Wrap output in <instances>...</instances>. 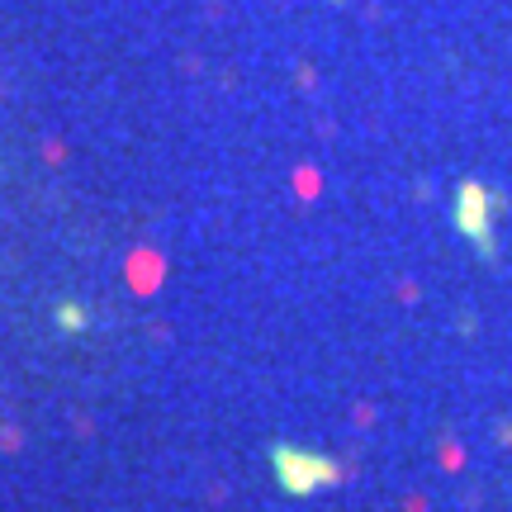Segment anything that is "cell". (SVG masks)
I'll use <instances>...</instances> for the list:
<instances>
[{"label":"cell","mask_w":512,"mask_h":512,"mask_svg":"<svg viewBox=\"0 0 512 512\" xmlns=\"http://www.w3.org/2000/svg\"><path fill=\"white\" fill-rule=\"evenodd\" d=\"M271 470H275V484L290 498H309L318 489L337 484V460L318 456V451H304V446H285V441L271 451Z\"/></svg>","instance_id":"6da1fadb"},{"label":"cell","mask_w":512,"mask_h":512,"mask_svg":"<svg viewBox=\"0 0 512 512\" xmlns=\"http://www.w3.org/2000/svg\"><path fill=\"white\" fill-rule=\"evenodd\" d=\"M460 228L475 242H489V195L479 185H465L460 190Z\"/></svg>","instance_id":"7a4b0ae2"}]
</instances>
